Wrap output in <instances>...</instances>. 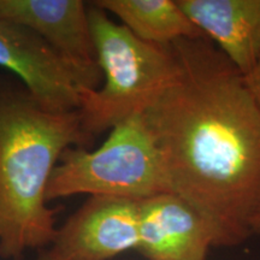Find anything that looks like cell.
Masks as SVG:
<instances>
[{
	"label": "cell",
	"mask_w": 260,
	"mask_h": 260,
	"mask_svg": "<svg viewBox=\"0 0 260 260\" xmlns=\"http://www.w3.org/2000/svg\"><path fill=\"white\" fill-rule=\"evenodd\" d=\"M171 46L176 79L140 116L171 193L209 220L217 247L236 246L252 235L260 209V107L206 38Z\"/></svg>",
	"instance_id": "6da1fadb"
},
{
	"label": "cell",
	"mask_w": 260,
	"mask_h": 260,
	"mask_svg": "<svg viewBox=\"0 0 260 260\" xmlns=\"http://www.w3.org/2000/svg\"><path fill=\"white\" fill-rule=\"evenodd\" d=\"M92 142L79 111L42 106L27 89L0 84V256L21 260L29 249L51 245L56 209L47 186L61 154Z\"/></svg>",
	"instance_id": "7a4b0ae2"
},
{
	"label": "cell",
	"mask_w": 260,
	"mask_h": 260,
	"mask_svg": "<svg viewBox=\"0 0 260 260\" xmlns=\"http://www.w3.org/2000/svg\"><path fill=\"white\" fill-rule=\"evenodd\" d=\"M88 15L104 80L84 94L79 112L83 132L93 139L141 115L176 79L178 60L172 46L140 40L95 5L88 6Z\"/></svg>",
	"instance_id": "3957f363"
},
{
	"label": "cell",
	"mask_w": 260,
	"mask_h": 260,
	"mask_svg": "<svg viewBox=\"0 0 260 260\" xmlns=\"http://www.w3.org/2000/svg\"><path fill=\"white\" fill-rule=\"evenodd\" d=\"M170 191L162 161L141 116L109 132L100 147L74 146L61 154L47 186V201L77 194L144 200Z\"/></svg>",
	"instance_id": "277c9868"
},
{
	"label": "cell",
	"mask_w": 260,
	"mask_h": 260,
	"mask_svg": "<svg viewBox=\"0 0 260 260\" xmlns=\"http://www.w3.org/2000/svg\"><path fill=\"white\" fill-rule=\"evenodd\" d=\"M0 67L15 74L42 106L79 111L82 98L103 82L100 68H81L29 29L0 19Z\"/></svg>",
	"instance_id": "5b68a950"
},
{
	"label": "cell",
	"mask_w": 260,
	"mask_h": 260,
	"mask_svg": "<svg viewBox=\"0 0 260 260\" xmlns=\"http://www.w3.org/2000/svg\"><path fill=\"white\" fill-rule=\"evenodd\" d=\"M140 200L93 195L57 229L53 260H110L139 243Z\"/></svg>",
	"instance_id": "8992f818"
},
{
	"label": "cell",
	"mask_w": 260,
	"mask_h": 260,
	"mask_svg": "<svg viewBox=\"0 0 260 260\" xmlns=\"http://www.w3.org/2000/svg\"><path fill=\"white\" fill-rule=\"evenodd\" d=\"M211 247L217 241L209 220L180 195L140 200L136 249L147 260H206Z\"/></svg>",
	"instance_id": "52a82bcc"
},
{
	"label": "cell",
	"mask_w": 260,
	"mask_h": 260,
	"mask_svg": "<svg viewBox=\"0 0 260 260\" xmlns=\"http://www.w3.org/2000/svg\"><path fill=\"white\" fill-rule=\"evenodd\" d=\"M0 19L35 32L77 67L99 68L82 0H0Z\"/></svg>",
	"instance_id": "ba28073f"
},
{
	"label": "cell",
	"mask_w": 260,
	"mask_h": 260,
	"mask_svg": "<svg viewBox=\"0 0 260 260\" xmlns=\"http://www.w3.org/2000/svg\"><path fill=\"white\" fill-rule=\"evenodd\" d=\"M201 34L243 76L260 58V0H177Z\"/></svg>",
	"instance_id": "9c48e42d"
},
{
	"label": "cell",
	"mask_w": 260,
	"mask_h": 260,
	"mask_svg": "<svg viewBox=\"0 0 260 260\" xmlns=\"http://www.w3.org/2000/svg\"><path fill=\"white\" fill-rule=\"evenodd\" d=\"M93 5L115 15L140 40L171 46L186 39L205 38L177 0H98Z\"/></svg>",
	"instance_id": "30bf717a"
},
{
	"label": "cell",
	"mask_w": 260,
	"mask_h": 260,
	"mask_svg": "<svg viewBox=\"0 0 260 260\" xmlns=\"http://www.w3.org/2000/svg\"><path fill=\"white\" fill-rule=\"evenodd\" d=\"M245 81L248 86L249 90H251L252 95L254 96L256 104L260 107V58L256 61L255 67L253 68L251 73L245 76Z\"/></svg>",
	"instance_id": "8fae6325"
},
{
	"label": "cell",
	"mask_w": 260,
	"mask_h": 260,
	"mask_svg": "<svg viewBox=\"0 0 260 260\" xmlns=\"http://www.w3.org/2000/svg\"><path fill=\"white\" fill-rule=\"evenodd\" d=\"M251 230H252V235H254V234L260 235V209L258 211V213L255 214L254 218H253Z\"/></svg>",
	"instance_id": "7c38bea8"
},
{
	"label": "cell",
	"mask_w": 260,
	"mask_h": 260,
	"mask_svg": "<svg viewBox=\"0 0 260 260\" xmlns=\"http://www.w3.org/2000/svg\"><path fill=\"white\" fill-rule=\"evenodd\" d=\"M38 260H53V259H52L51 256L47 254L46 251H45V252L41 253L40 256H39V258H38Z\"/></svg>",
	"instance_id": "4fadbf2b"
}]
</instances>
